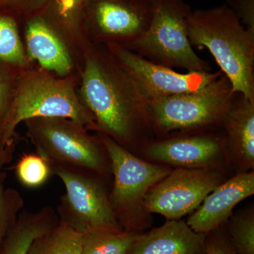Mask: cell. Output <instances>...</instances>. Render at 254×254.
<instances>
[{
	"label": "cell",
	"instance_id": "obj_25",
	"mask_svg": "<svg viewBox=\"0 0 254 254\" xmlns=\"http://www.w3.org/2000/svg\"><path fill=\"white\" fill-rule=\"evenodd\" d=\"M47 0H0V4L10 6L22 11L23 12L33 13L41 9L46 4Z\"/></svg>",
	"mask_w": 254,
	"mask_h": 254
},
{
	"label": "cell",
	"instance_id": "obj_12",
	"mask_svg": "<svg viewBox=\"0 0 254 254\" xmlns=\"http://www.w3.org/2000/svg\"><path fill=\"white\" fill-rule=\"evenodd\" d=\"M153 16L148 0H88L84 17L98 36L128 48L145 33Z\"/></svg>",
	"mask_w": 254,
	"mask_h": 254
},
{
	"label": "cell",
	"instance_id": "obj_6",
	"mask_svg": "<svg viewBox=\"0 0 254 254\" xmlns=\"http://www.w3.org/2000/svg\"><path fill=\"white\" fill-rule=\"evenodd\" d=\"M103 142L115 177L110 198L114 211L123 215L131 228H145L140 214L146 213L143 206L145 195L171 170L137 158L110 136H105Z\"/></svg>",
	"mask_w": 254,
	"mask_h": 254
},
{
	"label": "cell",
	"instance_id": "obj_27",
	"mask_svg": "<svg viewBox=\"0 0 254 254\" xmlns=\"http://www.w3.org/2000/svg\"><path fill=\"white\" fill-rule=\"evenodd\" d=\"M6 220V203H5L4 193L0 182V238L4 232Z\"/></svg>",
	"mask_w": 254,
	"mask_h": 254
},
{
	"label": "cell",
	"instance_id": "obj_21",
	"mask_svg": "<svg viewBox=\"0 0 254 254\" xmlns=\"http://www.w3.org/2000/svg\"><path fill=\"white\" fill-rule=\"evenodd\" d=\"M0 59L15 64L26 62L17 25L9 15L0 14Z\"/></svg>",
	"mask_w": 254,
	"mask_h": 254
},
{
	"label": "cell",
	"instance_id": "obj_2",
	"mask_svg": "<svg viewBox=\"0 0 254 254\" xmlns=\"http://www.w3.org/2000/svg\"><path fill=\"white\" fill-rule=\"evenodd\" d=\"M192 47L207 48L234 91L254 100V33L227 5L192 10L187 18Z\"/></svg>",
	"mask_w": 254,
	"mask_h": 254
},
{
	"label": "cell",
	"instance_id": "obj_26",
	"mask_svg": "<svg viewBox=\"0 0 254 254\" xmlns=\"http://www.w3.org/2000/svg\"><path fill=\"white\" fill-rule=\"evenodd\" d=\"M205 251L206 254H238L226 240L218 237L205 241Z\"/></svg>",
	"mask_w": 254,
	"mask_h": 254
},
{
	"label": "cell",
	"instance_id": "obj_22",
	"mask_svg": "<svg viewBox=\"0 0 254 254\" xmlns=\"http://www.w3.org/2000/svg\"><path fill=\"white\" fill-rule=\"evenodd\" d=\"M48 160L43 155H23L16 167L18 180L25 186L37 187L45 183L50 176Z\"/></svg>",
	"mask_w": 254,
	"mask_h": 254
},
{
	"label": "cell",
	"instance_id": "obj_28",
	"mask_svg": "<svg viewBox=\"0 0 254 254\" xmlns=\"http://www.w3.org/2000/svg\"><path fill=\"white\" fill-rule=\"evenodd\" d=\"M3 100V88L1 86V83H0V110H1V105H2Z\"/></svg>",
	"mask_w": 254,
	"mask_h": 254
},
{
	"label": "cell",
	"instance_id": "obj_1",
	"mask_svg": "<svg viewBox=\"0 0 254 254\" xmlns=\"http://www.w3.org/2000/svg\"><path fill=\"white\" fill-rule=\"evenodd\" d=\"M111 59L89 57L82 74V94L97 127L120 143H145L152 133L148 100Z\"/></svg>",
	"mask_w": 254,
	"mask_h": 254
},
{
	"label": "cell",
	"instance_id": "obj_10",
	"mask_svg": "<svg viewBox=\"0 0 254 254\" xmlns=\"http://www.w3.org/2000/svg\"><path fill=\"white\" fill-rule=\"evenodd\" d=\"M41 155L103 173L105 165L98 145L87 136L81 127L61 118L33 119Z\"/></svg>",
	"mask_w": 254,
	"mask_h": 254
},
{
	"label": "cell",
	"instance_id": "obj_29",
	"mask_svg": "<svg viewBox=\"0 0 254 254\" xmlns=\"http://www.w3.org/2000/svg\"><path fill=\"white\" fill-rule=\"evenodd\" d=\"M148 1H153V0H148Z\"/></svg>",
	"mask_w": 254,
	"mask_h": 254
},
{
	"label": "cell",
	"instance_id": "obj_24",
	"mask_svg": "<svg viewBox=\"0 0 254 254\" xmlns=\"http://www.w3.org/2000/svg\"><path fill=\"white\" fill-rule=\"evenodd\" d=\"M246 28L254 33V0H225Z\"/></svg>",
	"mask_w": 254,
	"mask_h": 254
},
{
	"label": "cell",
	"instance_id": "obj_7",
	"mask_svg": "<svg viewBox=\"0 0 254 254\" xmlns=\"http://www.w3.org/2000/svg\"><path fill=\"white\" fill-rule=\"evenodd\" d=\"M223 180V175L216 169L171 170L145 195V212L160 214L168 220H180L198 208Z\"/></svg>",
	"mask_w": 254,
	"mask_h": 254
},
{
	"label": "cell",
	"instance_id": "obj_17",
	"mask_svg": "<svg viewBox=\"0 0 254 254\" xmlns=\"http://www.w3.org/2000/svg\"><path fill=\"white\" fill-rule=\"evenodd\" d=\"M83 237L68 222H63L38 237L28 254H81Z\"/></svg>",
	"mask_w": 254,
	"mask_h": 254
},
{
	"label": "cell",
	"instance_id": "obj_11",
	"mask_svg": "<svg viewBox=\"0 0 254 254\" xmlns=\"http://www.w3.org/2000/svg\"><path fill=\"white\" fill-rule=\"evenodd\" d=\"M56 173L66 189L65 202L73 219L70 225L83 234L123 231L109 198L96 182L65 169Z\"/></svg>",
	"mask_w": 254,
	"mask_h": 254
},
{
	"label": "cell",
	"instance_id": "obj_13",
	"mask_svg": "<svg viewBox=\"0 0 254 254\" xmlns=\"http://www.w3.org/2000/svg\"><path fill=\"white\" fill-rule=\"evenodd\" d=\"M254 193V171L239 174L212 190L187 224L196 233L206 235L221 226L235 207Z\"/></svg>",
	"mask_w": 254,
	"mask_h": 254
},
{
	"label": "cell",
	"instance_id": "obj_19",
	"mask_svg": "<svg viewBox=\"0 0 254 254\" xmlns=\"http://www.w3.org/2000/svg\"><path fill=\"white\" fill-rule=\"evenodd\" d=\"M52 227L43 215L23 218L9 234L0 254H28L32 243Z\"/></svg>",
	"mask_w": 254,
	"mask_h": 254
},
{
	"label": "cell",
	"instance_id": "obj_23",
	"mask_svg": "<svg viewBox=\"0 0 254 254\" xmlns=\"http://www.w3.org/2000/svg\"><path fill=\"white\" fill-rule=\"evenodd\" d=\"M88 2V0H47L46 6L58 24L72 29L84 17Z\"/></svg>",
	"mask_w": 254,
	"mask_h": 254
},
{
	"label": "cell",
	"instance_id": "obj_14",
	"mask_svg": "<svg viewBox=\"0 0 254 254\" xmlns=\"http://www.w3.org/2000/svg\"><path fill=\"white\" fill-rule=\"evenodd\" d=\"M206 235L196 233L187 222L167 220L161 227L138 235L127 254H203Z\"/></svg>",
	"mask_w": 254,
	"mask_h": 254
},
{
	"label": "cell",
	"instance_id": "obj_9",
	"mask_svg": "<svg viewBox=\"0 0 254 254\" xmlns=\"http://www.w3.org/2000/svg\"><path fill=\"white\" fill-rule=\"evenodd\" d=\"M146 158L178 168L215 169L227 151L221 127L172 133L143 146Z\"/></svg>",
	"mask_w": 254,
	"mask_h": 254
},
{
	"label": "cell",
	"instance_id": "obj_16",
	"mask_svg": "<svg viewBox=\"0 0 254 254\" xmlns=\"http://www.w3.org/2000/svg\"><path fill=\"white\" fill-rule=\"evenodd\" d=\"M227 150L241 168L254 165V100L236 92L221 123Z\"/></svg>",
	"mask_w": 254,
	"mask_h": 254
},
{
	"label": "cell",
	"instance_id": "obj_5",
	"mask_svg": "<svg viewBox=\"0 0 254 254\" xmlns=\"http://www.w3.org/2000/svg\"><path fill=\"white\" fill-rule=\"evenodd\" d=\"M39 118L69 119L82 128L97 127L93 115L78 101L72 87L43 75L31 76L20 87L5 126L4 141L12 136L21 122Z\"/></svg>",
	"mask_w": 254,
	"mask_h": 254
},
{
	"label": "cell",
	"instance_id": "obj_20",
	"mask_svg": "<svg viewBox=\"0 0 254 254\" xmlns=\"http://www.w3.org/2000/svg\"><path fill=\"white\" fill-rule=\"evenodd\" d=\"M230 245L238 254H254V208L245 209L232 217L229 227Z\"/></svg>",
	"mask_w": 254,
	"mask_h": 254
},
{
	"label": "cell",
	"instance_id": "obj_15",
	"mask_svg": "<svg viewBox=\"0 0 254 254\" xmlns=\"http://www.w3.org/2000/svg\"><path fill=\"white\" fill-rule=\"evenodd\" d=\"M45 13L33 12L26 24L28 53L43 68L63 76L71 71L67 50L53 28V15L45 5Z\"/></svg>",
	"mask_w": 254,
	"mask_h": 254
},
{
	"label": "cell",
	"instance_id": "obj_18",
	"mask_svg": "<svg viewBox=\"0 0 254 254\" xmlns=\"http://www.w3.org/2000/svg\"><path fill=\"white\" fill-rule=\"evenodd\" d=\"M140 234L98 230L84 234L81 254H127Z\"/></svg>",
	"mask_w": 254,
	"mask_h": 254
},
{
	"label": "cell",
	"instance_id": "obj_4",
	"mask_svg": "<svg viewBox=\"0 0 254 254\" xmlns=\"http://www.w3.org/2000/svg\"><path fill=\"white\" fill-rule=\"evenodd\" d=\"M191 11L184 0H153L149 27L127 49L173 69L210 72L211 66L195 53L189 39L187 18Z\"/></svg>",
	"mask_w": 254,
	"mask_h": 254
},
{
	"label": "cell",
	"instance_id": "obj_3",
	"mask_svg": "<svg viewBox=\"0 0 254 254\" xmlns=\"http://www.w3.org/2000/svg\"><path fill=\"white\" fill-rule=\"evenodd\" d=\"M236 92L222 73L197 91L148 101L152 133L158 138L172 133L218 128Z\"/></svg>",
	"mask_w": 254,
	"mask_h": 254
},
{
	"label": "cell",
	"instance_id": "obj_8",
	"mask_svg": "<svg viewBox=\"0 0 254 254\" xmlns=\"http://www.w3.org/2000/svg\"><path fill=\"white\" fill-rule=\"evenodd\" d=\"M110 50L113 59L148 101L197 91L222 73L220 70L216 72H177L124 47L112 46Z\"/></svg>",
	"mask_w": 254,
	"mask_h": 254
}]
</instances>
